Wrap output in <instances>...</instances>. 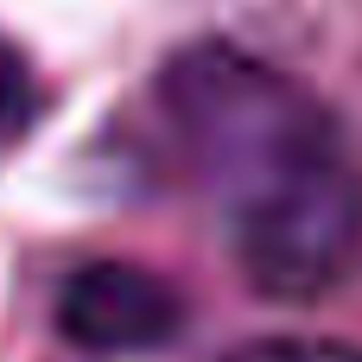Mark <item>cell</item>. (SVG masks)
<instances>
[{
    "mask_svg": "<svg viewBox=\"0 0 362 362\" xmlns=\"http://www.w3.org/2000/svg\"><path fill=\"white\" fill-rule=\"evenodd\" d=\"M159 102L197 197L261 293L318 299L356 267L362 172L318 95L235 45H191L165 64Z\"/></svg>",
    "mask_w": 362,
    "mask_h": 362,
    "instance_id": "1",
    "label": "cell"
},
{
    "mask_svg": "<svg viewBox=\"0 0 362 362\" xmlns=\"http://www.w3.org/2000/svg\"><path fill=\"white\" fill-rule=\"evenodd\" d=\"M178 293L134 261H89L57 293V331L83 356H140L178 337Z\"/></svg>",
    "mask_w": 362,
    "mask_h": 362,
    "instance_id": "2",
    "label": "cell"
},
{
    "mask_svg": "<svg viewBox=\"0 0 362 362\" xmlns=\"http://www.w3.org/2000/svg\"><path fill=\"white\" fill-rule=\"evenodd\" d=\"M32 115H38L32 70H25V57H19L13 45H0V146H6L13 134H25V127H32Z\"/></svg>",
    "mask_w": 362,
    "mask_h": 362,
    "instance_id": "3",
    "label": "cell"
},
{
    "mask_svg": "<svg viewBox=\"0 0 362 362\" xmlns=\"http://www.w3.org/2000/svg\"><path fill=\"white\" fill-rule=\"evenodd\" d=\"M229 362H362V350L350 344H312V337H280V344H255Z\"/></svg>",
    "mask_w": 362,
    "mask_h": 362,
    "instance_id": "4",
    "label": "cell"
}]
</instances>
